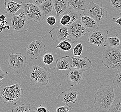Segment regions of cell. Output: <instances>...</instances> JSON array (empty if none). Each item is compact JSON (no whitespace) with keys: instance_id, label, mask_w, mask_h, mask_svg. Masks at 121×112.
I'll use <instances>...</instances> for the list:
<instances>
[{"instance_id":"6da1fadb","label":"cell","mask_w":121,"mask_h":112,"mask_svg":"<svg viewBox=\"0 0 121 112\" xmlns=\"http://www.w3.org/2000/svg\"><path fill=\"white\" fill-rule=\"evenodd\" d=\"M115 99L114 88L109 85H102L95 94L94 105L97 111H109Z\"/></svg>"},{"instance_id":"7a4b0ae2","label":"cell","mask_w":121,"mask_h":112,"mask_svg":"<svg viewBox=\"0 0 121 112\" xmlns=\"http://www.w3.org/2000/svg\"><path fill=\"white\" fill-rule=\"evenodd\" d=\"M24 91L19 83L5 86L0 85V101L4 104L16 105L20 102Z\"/></svg>"},{"instance_id":"3957f363","label":"cell","mask_w":121,"mask_h":112,"mask_svg":"<svg viewBox=\"0 0 121 112\" xmlns=\"http://www.w3.org/2000/svg\"><path fill=\"white\" fill-rule=\"evenodd\" d=\"M102 56V63L107 68L121 71V50L105 47Z\"/></svg>"},{"instance_id":"277c9868","label":"cell","mask_w":121,"mask_h":112,"mask_svg":"<svg viewBox=\"0 0 121 112\" xmlns=\"http://www.w3.org/2000/svg\"><path fill=\"white\" fill-rule=\"evenodd\" d=\"M83 15L92 17L99 25V26L107 19L108 12L106 8L99 3L91 0L89 4L83 12Z\"/></svg>"},{"instance_id":"5b68a950","label":"cell","mask_w":121,"mask_h":112,"mask_svg":"<svg viewBox=\"0 0 121 112\" xmlns=\"http://www.w3.org/2000/svg\"><path fill=\"white\" fill-rule=\"evenodd\" d=\"M51 78V75L46 67L35 64L31 68L30 79L35 83L41 85H48Z\"/></svg>"},{"instance_id":"8992f818","label":"cell","mask_w":121,"mask_h":112,"mask_svg":"<svg viewBox=\"0 0 121 112\" xmlns=\"http://www.w3.org/2000/svg\"><path fill=\"white\" fill-rule=\"evenodd\" d=\"M29 28V21L24 10L19 15L13 17L10 22V29L14 34L27 32Z\"/></svg>"},{"instance_id":"52a82bcc","label":"cell","mask_w":121,"mask_h":112,"mask_svg":"<svg viewBox=\"0 0 121 112\" xmlns=\"http://www.w3.org/2000/svg\"><path fill=\"white\" fill-rule=\"evenodd\" d=\"M27 63L26 57L20 53H10L9 54V67L18 74H21L25 70Z\"/></svg>"},{"instance_id":"ba28073f","label":"cell","mask_w":121,"mask_h":112,"mask_svg":"<svg viewBox=\"0 0 121 112\" xmlns=\"http://www.w3.org/2000/svg\"><path fill=\"white\" fill-rule=\"evenodd\" d=\"M22 5L28 19L35 22H41L44 21L45 17L38 6L29 1L22 3Z\"/></svg>"},{"instance_id":"9c48e42d","label":"cell","mask_w":121,"mask_h":112,"mask_svg":"<svg viewBox=\"0 0 121 112\" xmlns=\"http://www.w3.org/2000/svg\"><path fill=\"white\" fill-rule=\"evenodd\" d=\"M27 56L31 59L37 60L46 54L45 45L41 40H35L27 47Z\"/></svg>"},{"instance_id":"30bf717a","label":"cell","mask_w":121,"mask_h":112,"mask_svg":"<svg viewBox=\"0 0 121 112\" xmlns=\"http://www.w3.org/2000/svg\"><path fill=\"white\" fill-rule=\"evenodd\" d=\"M69 38L75 44L81 37L85 36L88 32L83 25L80 19L73 22L68 27Z\"/></svg>"},{"instance_id":"8fae6325","label":"cell","mask_w":121,"mask_h":112,"mask_svg":"<svg viewBox=\"0 0 121 112\" xmlns=\"http://www.w3.org/2000/svg\"><path fill=\"white\" fill-rule=\"evenodd\" d=\"M82 15L72 7H69L58 17V23L60 26L69 27L73 22L80 19Z\"/></svg>"},{"instance_id":"7c38bea8","label":"cell","mask_w":121,"mask_h":112,"mask_svg":"<svg viewBox=\"0 0 121 112\" xmlns=\"http://www.w3.org/2000/svg\"><path fill=\"white\" fill-rule=\"evenodd\" d=\"M85 78L84 71L74 67L69 70L66 76L67 83L71 87L78 85Z\"/></svg>"},{"instance_id":"4fadbf2b","label":"cell","mask_w":121,"mask_h":112,"mask_svg":"<svg viewBox=\"0 0 121 112\" xmlns=\"http://www.w3.org/2000/svg\"><path fill=\"white\" fill-rule=\"evenodd\" d=\"M108 34L109 31L107 30L97 29L91 33L88 41L90 44H94L99 47L100 46H103L106 41Z\"/></svg>"},{"instance_id":"5bb4252c","label":"cell","mask_w":121,"mask_h":112,"mask_svg":"<svg viewBox=\"0 0 121 112\" xmlns=\"http://www.w3.org/2000/svg\"><path fill=\"white\" fill-rule=\"evenodd\" d=\"M51 39L54 41H61L69 39V36L68 26H60L53 27L49 31Z\"/></svg>"},{"instance_id":"9a60e30c","label":"cell","mask_w":121,"mask_h":112,"mask_svg":"<svg viewBox=\"0 0 121 112\" xmlns=\"http://www.w3.org/2000/svg\"><path fill=\"white\" fill-rule=\"evenodd\" d=\"M71 57L73 59V67L86 71L89 70L93 66L92 62L87 57Z\"/></svg>"},{"instance_id":"2e32d148","label":"cell","mask_w":121,"mask_h":112,"mask_svg":"<svg viewBox=\"0 0 121 112\" xmlns=\"http://www.w3.org/2000/svg\"><path fill=\"white\" fill-rule=\"evenodd\" d=\"M78 96L77 90L69 88L61 93L57 97V99L65 104L69 103H75L77 101Z\"/></svg>"},{"instance_id":"e0dca14e","label":"cell","mask_w":121,"mask_h":112,"mask_svg":"<svg viewBox=\"0 0 121 112\" xmlns=\"http://www.w3.org/2000/svg\"><path fill=\"white\" fill-rule=\"evenodd\" d=\"M80 20L88 33H92L97 30L99 27L98 22L89 16L83 15V16H81Z\"/></svg>"},{"instance_id":"ac0fdd59","label":"cell","mask_w":121,"mask_h":112,"mask_svg":"<svg viewBox=\"0 0 121 112\" xmlns=\"http://www.w3.org/2000/svg\"><path fill=\"white\" fill-rule=\"evenodd\" d=\"M56 71L69 70L73 67V59L71 56H64L56 61Z\"/></svg>"},{"instance_id":"d6986e66","label":"cell","mask_w":121,"mask_h":112,"mask_svg":"<svg viewBox=\"0 0 121 112\" xmlns=\"http://www.w3.org/2000/svg\"><path fill=\"white\" fill-rule=\"evenodd\" d=\"M4 12L6 14L12 16L17 12L19 10L22 8V5L16 2L13 0H5Z\"/></svg>"},{"instance_id":"ffe728a7","label":"cell","mask_w":121,"mask_h":112,"mask_svg":"<svg viewBox=\"0 0 121 112\" xmlns=\"http://www.w3.org/2000/svg\"><path fill=\"white\" fill-rule=\"evenodd\" d=\"M53 4L56 18L62 14L70 6L68 0H53Z\"/></svg>"},{"instance_id":"44dd1931","label":"cell","mask_w":121,"mask_h":112,"mask_svg":"<svg viewBox=\"0 0 121 112\" xmlns=\"http://www.w3.org/2000/svg\"><path fill=\"white\" fill-rule=\"evenodd\" d=\"M70 7L75 10L84 11L91 2V0H68Z\"/></svg>"},{"instance_id":"7402d4cb","label":"cell","mask_w":121,"mask_h":112,"mask_svg":"<svg viewBox=\"0 0 121 112\" xmlns=\"http://www.w3.org/2000/svg\"><path fill=\"white\" fill-rule=\"evenodd\" d=\"M103 46L116 48L121 50V39L119 34L115 36L107 37Z\"/></svg>"},{"instance_id":"603a6c76","label":"cell","mask_w":121,"mask_h":112,"mask_svg":"<svg viewBox=\"0 0 121 112\" xmlns=\"http://www.w3.org/2000/svg\"><path fill=\"white\" fill-rule=\"evenodd\" d=\"M39 8L45 17L51 14L54 8L53 0H46L41 5L39 6Z\"/></svg>"},{"instance_id":"cb8c5ba5","label":"cell","mask_w":121,"mask_h":112,"mask_svg":"<svg viewBox=\"0 0 121 112\" xmlns=\"http://www.w3.org/2000/svg\"><path fill=\"white\" fill-rule=\"evenodd\" d=\"M73 44H74L69 39L62 40L56 46V49L60 48L63 51H69L73 48Z\"/></svg>"},{"instance_id":"d4e9b609","label":"cell","mask_w":121,"mask_h":112,"mask_svg":"<svg viewBox=\"0 0 121 112\" xmlns=\"http://www.w3.org/2000/svg\"><path fill=\"white\" fill-rule=\"evenodd\" d=\"M108 112H121V97L115 99Z\"/></svg>"},{"instance_id":"484cf974","label":"cell","mask_w":121,"mask_h":112,"mask_svg":"<svg viewBox=\"0 0 121 112\" xmlns=\"http://www.w3.org/2000/svg\"><path fill=\"white\" fill-rule=\"evenodd\" d=\"M13 112H29L30 111V104L29 103L22 104L13 108Z\"/></svg>"},{"instance_id":"4316f807","label":"cell","mask_w":121,"mask_h":112,"mask_svg":"<svg viewBox=\"0 0 121 112\" xmlns=\"http://www.w3.org/2000/svg\"><path fill=\"white\" fill-rule=\"evenodd\" d=\"M83 52V45L82 43L77 44L73 49V54L75 56H81Z\"/></svg>"},{"instance_id":"83f0119b","label":"cell","mask_w":121,"mask_h":112,"mask_svg":"<svg viewBox=\"0 0 121 112\" xmlns=\"http://www.w3.org/2000/svg\"><path fill=\"white\" fill-rule=\"evenodd\" d=\"M43 61L45 65H51L54 61V57L51 54L49 53L45 54L43 58Z\"/></svg>"},{"instance_id":"f1b7e54d","label":"cell","mask_w":121,"mask_h":112,"mask_svg":"<svg viewBox=\"0 0 121 112\" xmlns=\"http://www.w3.org/2000/svg\"><path fill=\"white\" fill-rule=\"evenodd\" d=\"M112 83L117 88L121 89V71H119L114 77L112 81Z\"/></svg>"},{"instance_id":"f546056e","label":"cell","mask_w":121,"mask_h":112,"mask_svg":"<svg viewBox=\"0 0 121 112\" xmlns=\"http://www.w3.org/2000/svg\"><path fill=\"white\" fill-rule=\"evenodd\" d=\"M111 7L121 12V0H109Z\"/></svg>"},{"instance_id":"4dcf8cb0","label":"cell","mask_w":121,"mask_h":112,"mask_svg":"<svg viewBox=\"0 0 121 112\" xmlns=\"http://www.w3.org/2000/svg\"><path fill=\"white\" fill-rule=\"evenodd\" d=\"M73 109V107L68 104V103H66L64 106L57 107L56 109V111L57 112H68Z\"/></svg>"},{"instance_id":"1f68e13d","label":"cell","mask_w":121,"mask_h":112,"mask_svg":"<svg viewBox=\"0 0 121 112\" xmlns=\"http://www.w3.org/2000/svg\"><path fill=\"white\" fill-rule=\"evenodd\" d=\"M46 21L49 25L53 26L56 22V19L53 16H50L47 18Z\"/></svg>"},{"instance_id":"d6a6232c","label":"cell","mask_w":121,"mask_h":112,"mask_svg":"<svg viewBox=\"0 0 121 112\" xmlns=\"http://www.w3.org/2000/svg\"><path fill=\"white\" fill-rule=\"evenodd\" d=\"M8 75V73L7 71L3 69L0 65V82L5 78L6 76Z\"/></svg>"},{"instance_id":"836d02e7","label":"cell","mask_w":121,"mask_h":112,"mask_svg":"<svg viewBox=\"0 0 121 112\" xmlns=\"http://www.w3.org/2000/svg\"><path fill=\"white\" fill-rule=\"evenodd\" d=\"M112 21L121 26V13H120L119 17L113 18L112 19Z\"/></svg>"},{"instance_id":"e575fe53","label":"cell","mask_w":121,"mask_h":112,"mask_svg":"<svg viewBox=\"0 0 121 112\" xmlns=\"http://www.w3.org/2000/svg\"><path fill=\"white\" fill-rule=\"evenodd\" d=\"M46 0H29V1L30 2L33 3L34 4L38 6V7L41 5L42 4H43Z\"/></svg>"},{"instance_id":"d590c367","label":"cell","mask_w":121,"mask_h":112,"mask_svg":"<svg viewBox=\"0 0 121 112\" xmlns=\"http://www.w3.org/2000/svg\"><path fill=\"white\" fill-rule=\"evenodd\" d=\"M36 111L37 112H50L49 110H48L47 108L42 105H40L39 107L37 108Z\"/></svg>"},{"instance_id":"8d00e7d4","label":"cell","mask_w":121,"mask_h":112,"mask_svg":"<svg viewBox=\"0 0 121 112\" xmlns=\"http://www.w3.org/2000/svg\"><path fill=\"white\" fill-rule=\"evenodd\" d=\"M0 19L1 20H5V19H6V17L4 16V15H1L0 16Z\"/></svg>"}]
</instances>
